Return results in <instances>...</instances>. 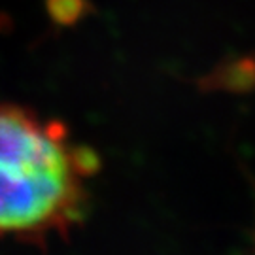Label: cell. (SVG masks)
Segmentation results:
<instances>
[{
	"label": "cell",
	"mask_w": 255,
	"mask_h": 255,
	"mask_svg": "<svg viewBox=\"0 0 255 255\" xmlns=\"http://www.w3.org/2000/svg\"><path fill=\"white\" fill-rule=\"evenodd\" d=\"M99 170V153L72 142L61 121L0 104V238H68L87 216V180Z\"/></svg>",
	"instance_id": "6da1fadb"
},
{
	"label": "cell",
	"mask_w": 255,
	"mask_h": 255,
	"mask_svg": "<svg viewBox=\"0 0 255 255\" xmlns=\"http://www.w3.org/2000/svg\"><path fill=\"white\" fill-rule=\"evenodd\" d=\"M53 17L70 23L83 11V0H53Z\"/></svg>",
	"instance_id": "3957f363"
},
{
	"label": "cell",
	"mask_w": 255,
	"mask_h": 255,
	"mask_svg": "<svg viewBox=\"0 0 255 255\" xmlns=\"http://www.w3.org/2000/svg\"><path fill=\"white\" fill-rule=\"evenodd\" d=\"M201 87L206 91H252L255 89V59H242L221 66L202 80Z\"/></svg>",
	"instance_id": "7a4b0ae2"
}]
</instances>
